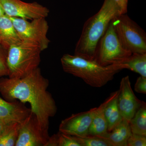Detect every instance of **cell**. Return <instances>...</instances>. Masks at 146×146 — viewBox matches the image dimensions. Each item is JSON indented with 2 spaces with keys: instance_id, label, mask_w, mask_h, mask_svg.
Masks as SVG:
<instances>
[{
  "instance_id": "cell-1",
  "label": "cell",
  "mask_w": 146,
  "mask_h": 146,
  "mask_svg": "<svg viewBox=\"0 0 146 146\" xmlns=\"http://www.w3.org/2000/svg\"><path fill=\"white\" fill-rule=\"evenodd\" d=\"M49 81L39 68L21 78H0V94L8 102L18 100L30 105L42 129L48 132L50 118L56 114L57 107L48 91Z\"/></svg>"
},
{
  "instance_id": "cell-2",
  "label": "cell",
  "mask_w": 146,
  "mask_h": 146,
  "mask_svg": "<svg viewBox=\"0 0 146 146\" xmlns=\"http://www.w3.org/2000/svg\"><path fill=\"white\" fill-rule=\"evenodd\" d=\"M121 14L113 0H104L98 13L89 18L84 25L81 35L76 44L74 54L89 60H94L97 46L110 23Z\"/></svg>"
},
{
  "instance_id": "cell-3",
  "label": "cell",
  "mask_w": 146,
  "mask_h": 146,
  "mask_svg": "<svg viewBox=\"0 0 146 146\" xmlns=\"http://www.w3.org/2000/svg\"><path fill=\"white\" fill-rule=\"evenodd\" d=\"M63 71L82 79L92 87L104 86L120 70L114 65L103 66L94 60H89L76 55L65 54L60 59Z\"/></svg>"
},
{
  "instance_id": "cell-4",
  "label": "cell",
  "mask_w": 146,
  "mask_h": 146,
  "mask_svg": "<svg viewBox=\"0 0 146 146\" xmlns=\"http://www.w3.org/2000/svg\"><path fill=\"white\" fill-rule=\"evenodd\" d=\"M42 52L39 45L27 41L11 46L7 58L8 77L21 78L39 68Z\"/></svg>"
},
{
  "instance_id": "cell-5",
  "label": "cell",
  "mask_w": 146,
  "mask_h": 146,
  "mask_svg": "<svg viewBox=\"0 0 146 146\" xmlns=\"http://www.w3.org/2000/svg\"><path fill=\"white\" fill-rule=\"evenodd\" d=\"M111 23L126 49L132 54L146 53L145 32L126 13L116 16Z\"/></svg>"
},
{
  "instance_id": "cell-6",
  "label": "cell",
  "mask_w": 146,
  "mask_h": 146,
  "mask_svg": "<svg viewBox=\"0 0 146 146\" xmlns=\"http://www.w3.org/2000/svg\"><path fill=\"white\" fill-rule=\"evenodd\" d=\"M131 54L123 46L111 21L97 46L94 60L106 66L121 63Z\"/></svg>"
},
{
  "instance_id": "cell-7",
  "label": "cell",
  "mask_w": 146,
  "mask_h": 146,
  "mask_svg": "<svg viewBox=\"0 0 146 146\" xmlns=\"http://www.w3.org/2000/svg\"><path fill=\"white\" fill-rule=\"evenodd\" d=\"M23 41L33 42L39 45L42 51L48 47L50 41L47 37L48 24L46 18L27 20L9 17Z\"/></svg>"
},
{
  "instance_id": "cell-8",
  "label": "cell",
  "mask_w": 146,
  "mask_h": 146,
  "mask_svg": "<svg viewBox=\"0 0 146 146\" xmlns=\"http://www.w3.org/2000/svg\"><path fill=\"white\" fill-rule=\"evenodd\" d=\"M5 14L9 17L33 20L46 18L50 10L36 2L26 3L21 0H0Z\"/></svg>"
},
{
  "instance_id": "cell-9",
  "label": "cell",
  "mask_w": 146,
  "mask_h": 146,
  "mask_svg": "<svg viewBox=\"0 0 146 146\" xmlns=\"http://www.w3.org/2000/svg\"><path fill=\"white\" fill-rule=\"evenodd\" d=\"M49 137L48 132L42 129L36 116L31 112L21 122L15 146H44Z\"/></svg>"
},
{
  "instance_id": "cell-10",
  "label": "cell",
  "mask_w": 146,
  "mask_h": 146,
  "mask_svg": "<svg viewBox=\"0 0 146 146\" xmlns=\"http://www.w3.org/2000/svg\"><path fill=\"white\" fill-rule=\"evenodd\" d=\"M119 90L118 107L123 119L129 122L143 102L138 100L133 93L128 76L122 79Z\"/></svg>"
},
{
  "instance_id": "cell-11",
  "label": "cell",
  "mask_w": 146,
  "mask_h": 146,
  "mask_svg": "<svg viewBox=\"0 0 146 146\" xmlns=\"http://www.w3.org/2000/svg\"><path fill=\"white\" fill-rule=\"evenodd\" d=\"M96 108H94L86 112L73 114L63 120L59 125V131L72 136L87 135Z\"/></svg>"
},
{
  "instance_id": "cell-12",
  "label": "cell",
  "mask_w": 146,
  "mask_h": 146,
  "mask_svg": "<svg viewBox=\"0 0 146 146\" xmlns=\"http://www.w3.org/2000/svg\"><path fill=\"white\" fill-rule=\"evenodd\" d=\"M30 108L18 100L8 102L0 97V119L22 122L31 112Z\"/></svg>"
},
{
  "instance_id": "cell-13",
  "label": "cell",
  "mask_w": 146,
  "mask_h": 146,
  "mask_svg": "<svg viewBox=\"0 0 146 146\" xmlns=\"http://www.w3.org/2000/svg\"><path fill=\"white\" fill-rule=\"evenodd\" d=\"M22 39L12 21L5 14L0 17V43L7 50L11 46L20 44Z\"/></svg>"
},
{
  "instance_id": "cell-14",
  "label": "cell",
  "mask_w": 146,
  "mask_h": 146,
  "mask_svg": "<svg viewBox=\"0 0 146 146\" xmlns=\"http://www.w3.org/2000/svg\"><path fill=\"white\" fill-rule=\"evenodd\" d=\"M119 92L118 90L112 93L103 103L98 107H97L94 113L88 134L102 137L108 132L107 123L105 115V109L110 101L118 94Z\"/></svg>"
},
{
  "instance_id": "cell-15",
  "label": "cell",
  "mask_w": 146,
  "mask_h": 146,
  "mask_svg": "<svg viewBox=\"0 0 146 146\" xmlns=\"http://www.w3.org/2000/svg\"><path fill=\"white\" fill-rule=\"evenodd\" d=\"M131 133L129 122L123 119L111 131L102 137L107 140L112 146H127L128 140Z\"/></svg>"
},
{
  "instance_id": "cell-16",
  "label": "cell",
  "mask_w": 146,
  "mask_h": 146,
  "mask_svg": "<svg viewBox=\"0 0 146 146\" xmlns=\"http://www.w3.org/2000/svg\"><path fill=\"white\" fill-rule=\"evenodd\" d=\"M114 65L120 71L127 69L146 78V53L132 54L122 62Z\"/></svg>"
},
{
  "instance_id": "cell-17",
  "label": "cell",
  "mask_w": 146,
  "mask_h": 146,
  "mask_svg": "<svg viewBox=\"0 0 146 146\" xmlns=\"http://www.w3.org/2000/svg\"><path fill=\"white\" fill-rule=\"evenodd\" d=\"M119 93L110 101L105 109L108 132L111 131L123 119L118 107L117 97Z\"/></svg>"
},
{
  "instance_id": "cell-18",
  "label": "cell",
  "mask_w": 146,
  "mask_h": 146,
  "mask_svg": "<svg viewBox=\"0 0 146 146\" xmlns=\"http://www.w3.org/2000/svg\"><path fill=\"white\" fill-rule=\"evenodd\" d=\"M129 125L132 133L146 136V105L143 102L132 118Z\"/></svg>"
},
{
  "instance_id": "cell-19",
  "label": "cell",
  "mask_w": 146,
  "mask_h": 146,
  "mask_svg": "<svg viewBox=\"0 0 146 146\" xmlns=\"http://www.w3.org/2000/svg\"><path fill=\"white\" fill-rule=\"evenodd\" d=\"M21 123L14 122L7 125L0 133V146H15Z\"/></svg>"
},
{
  "instance_id": "cell-20",
  "label": "cell",
  "mask_w": 146,
  "mask_h": 146,
  "mask_svg": "<svg viewBox=\"0 0 146 146\" xmlns=\"http://www.w3.org/2000/svg\"><path fill=\"white\" fill-rule=\"evenodd\" d=\"M73 136L81 146H112L107 140L101 136L90 134Z\"/></svg>"
},
{
  "instance_id": "cell-21",
  "label": "cell",
  "mask_w": 146,
  "mask_h": 146,
  "mask_svg": "<svg viewBox=\"0 0 146 146\" xmlns=\"http://www.w3.org/2000/svg\"><path fill=\"white\" fill-rule=\"evenodd\" d=\"M58 146H81L74 136L58 132Z\"/></svg>"
},
{
  "instance_id": "cell-22",
  "label": "cell",
  "mask_w": 146,
  "mask_h": 146,
  "mask_svg": "<svg viewBox=\"0 0 146 146\" xmlns=\"http://www.w3.org/2000/svg\"><path fill=\"white\" fill-rule=\"evenodd\" d=\"M7 51L0 44V78L8 76L7 58Z\"/></svg>"
},
{
  "instance_id": "cell-23",
  "label": "cell",
  "mask_w": 146,
  "mask_h": 146,
  "mask_svg": "<svg viewBox=\"0 0 146 146\" xmlns=\"http://www.w3.org/2000/svg\"><path fill=\"white\" fill-rule=\"evenodd\" d=\"M146 136L132 133L127 141V146H146Z\"/></svg>"
},
{
  "instance_id": "cell-24",
  "label": "cell",
  "mask_w": 146,
  "mask_h": 146,
  "mask_svg": "<svg viewBox=\"0 0 146 146\" xmlns=\"http://www.w3.org/2000/svg\"><path fill=\"white\" fill-rule=\"evenodd\" d=\"M134 90L139 94H146V78L140 76L134 85Z\"/></svg>"
},
{
  "instance_id": "cell-25",
  "label": "cell",
  "mask_w": 146,
  "mask_h": 146,
  "mask_svg": "<svg viewBox=\"0 0 146 146\" xmlns=\"http://www.w3.org/2000/svg\"><path fill=\"white\" fill-rule=\"evenodd\" d=\"M119 7L121 14H125L127 12L129 0H113Z\"/></svg>"
},
{
  "instance_id": "cell-26",
  "label": "cell",
  "mask_w": 146,
  "mask_h": 146,
  "mask_svg": "<svg viewBox=\"0 0 146 146\" xmlns=\"http://www.w3.org/2000/svg\"><path fill=\"white\" fill-rule=\"evenodd\" d=\"M44 146H58V133L50 136Z\"/></svg>"
},
{
  "instance_id": "cell-27",
  "label": "cell",
  "mask_w": 146,
  "mask_h": 146,
  "mask_svg": "<svg viewBox=\"0 0 146 146\" xmlns=\"http://www.w3.org/2000/svg\"><path fill=\"white\" fill-rule=\"evenodd\" d=\"M17 121H15L11 120L0 119V133L7 125L11 123Z\"/></svg>"
},
{
  "instance_id": "cell-28",
  "label": "cell",
  "mask_w": 146,
  "mask_h": 146,
  "mask_svg": "<svg viewBox=\"0 0 146 146\" xmlns=\"http://www.w3.org/2000/svg\"><path fill=\"white\" fill-rule=\"evenodd\" d=\"M4 14H5L4 11L3 9L2 8V7L1 3H0V17L3 16V15H4Z\"/></svg>"
},
{
  "instance_id": "cell-29",
  "label": "cell",
  "mask_w": 146,
  "mask_h": 146,
  "mask_svg": "<svg viewBox=\"0 0 146 146\" xmlns=\"http://www.w3.org/2000/svg\"><path fill=\"white\" fill-rule=\"evenodd\" d=\"M0 44H1V43H0Z\"/></svg>"
}]
</instances>
